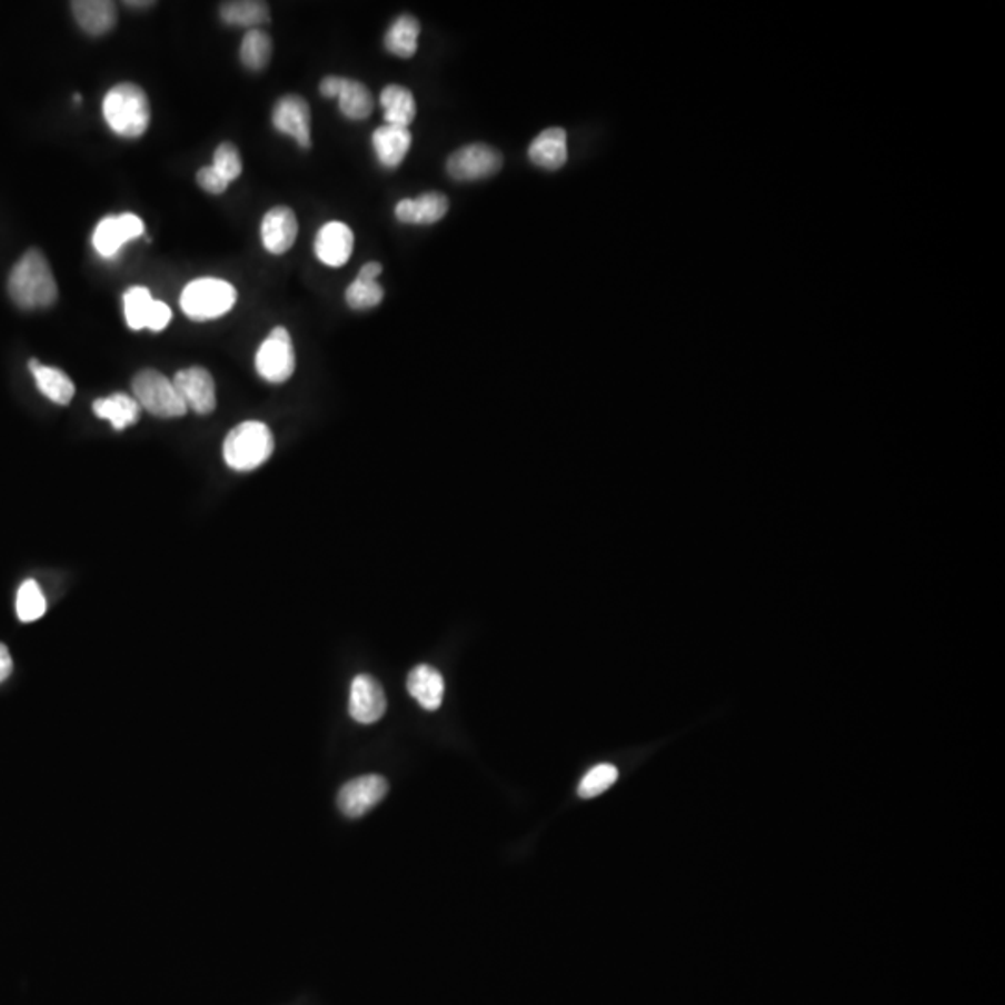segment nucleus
Instances as JSON below:
<instances>
[{
  "mask_svg": "<svg viewBox=\"0 0 1005 1005\" xmlns=\"http://www.w3.org/2000/svg\"><path fill=\"white\" fill-rule=\"evenodd\" d=\"M408 693L416 698L421 708L427 712H436L444 703V693H446V681L440 670L430 665H419L408 675L406 681Z\"/></svg>",
  "mask_w": 1005,
  "mask_h": 1005,
  "instance_id": "20",
  "label": "nucleus"
},
{
  "mask_svg": "<svg viewBox=\"0 0 1005 1005\" xmlns=\"http://www.w3.org/2000/svg\"><path fill=\"white\" fill-rule=\"evenodd\" d=\"M29 369L34 375L36 386L47 399L66 406L73 400L74 384L66 372L57 367L43 366L41 361L30 360Z\"/></svg>",
  "mask_w": 1005,
  "mask_h": 1005,
  "instance_id": "24",
  "label": "nucleus"
},
{
  "mask_svg": "<svg viewBox=\"0 0 1005 1005\" xmlns=\"http://www.w3.org/2000/svg\"><path fill=\"white\" fill-rule=\"evenodd\" d=\"M173 384L187 408L195 410L196 414L206 416L217 408V386H215L211 372L203 367L181 369L173 377Z\"/></svg>",
  "mask_w": 1005,
  "mask_h": 1005,
  "instance_id": "13",
  "label": "nucleus"
},
{
  "mask_svg": "<svg viewBox=\"0 0 1005 1005\" xmlns=\"http://www.w3.org/2000/svg\"><path fill=\"white\" fill-rule=\"evenodd\" d=\"M388 780L378 775L355 778L339 792V810L347 817H361L388 795Z\"/></svg>",
  "mask_w": 1005,
  "mask_h": 1005,
  "instance_id": "12",
  "label": "nucleus"
},
{
  "mask_svg": "<svg viewBox=\"0 0 1005 1005\" xmlns=\"http://www.w3.org/2000/svg\"><path fill=\"white\" fill-rule=\"evenodd\" d=\"M237 302L235 287L218 278H200L190 281L181 292V309L192 320H211L222 317Z\"/></svg>",
  "mask_w": 1005,
  "mask_h": 1005,
  "instance_id": "4",
  "label": "nucleus"
},
{
  "mask_svg": "<svg viewBox=\"0 0 1005 1005\" xmlns=\"http://www.w3.org/2000/svg\"><path fill=\"white\" fill-rule=\"evenodd\" d=\"M93 414L107 419L116 430H123L137 424L140 416V405L135 397L126 394H115L105 399H98L93 402Z\"/></svg>",
  "mask_w": 1005,
  "mask_h": 1005,
  "instance_id": "25",
  "label": "nucleus"
},
{
  "mask_svg": "<svg viewBox=\"0 0 1005 1005\" xmlns=\"http://www.w3.org/2000/svg\"><path fill=\"white\" fill-rule=\"evenodd\" d=\"M275 451V438L261 421L237 425L223 440V460L237 471H251L269 460Z\"/></svg>",
  "mask_w": 1005,
  "mask_h": 1005,
  "instance_id": "3",
  "label": "nucleus"
},
{
  "mask_svg": "<svg viewBox=\"0 0 1005 1005\" xmlns=\"http://www.w3.org/2000/svg\"><path fill=\"white\" fill-rule=\"evenodd\" d=\"M16 609H18V617L21 623H34V620L46 615V596H43L40 585L34 579H29V581H24L19 587Z\"/></svg>",
  "mask_w": 1005,
  "mask_h": 1005,
  "instance_id": "29",
  "label": "nucleus"
},
{
  "mask_svg": "<svg viewBox=\"0 0 1005 1005\" xmlns=\"http://www.w3.org/2000/svg\"><path fill=\"white\" fill-rule=\"evenodd\" d=\"M378 103L382 107L386 126L410 129L411 123L416 121V96L411 93L410 88L402 87V84H388L380 92Z\"/></svg>",
  "mask_w": 1005,
  "mask_h": 1005,
  "instance_id": "22",
  "label": "nucleus"
},
{
  "mask_svg": "<svg viewBox=\"0 0 1005 1005\" xmlns=\"http://www.w3.org/2000/svg\"><path fill=\"white\" fill-rule=\"evenodd\" d=\"M386 291L378 283V280H366V278H356L347 291H345V300L349 304L350 309L355 311H367V309L377 308L382 304Z\"/></svg>",
  "mask_w": 1005,
  "mask_h": 1005,
  "instance_id": "28",
  "label": "nucleus"
},
{
  "mask_svg": "<svg viewBox=\"0 0 1005 1005\" xmlns=\"http://www.w3.org/2000/svg\"><path fill=\"white\" fill-rule=\"evenodd\" d=\"M355 251V231L345 222L331 220L315 237V256L320 263L339 269L349 263Z\"/></svg>",
  "mask_w": 1005,
  "mask_h": 1005,
  "instance_id": "14",
  "label": "nucleus"
},
{
  "mask_svg": "<svg viewBox=\"0 0 1005 1005\" xmlns=\"http://www.w3.org/2000/svg\"><path fill=\"white\" fill-rule=\"evenodd\" d=\"M382 270L384 267L378 263V261H369V263L361 267L358 276H360V278H366V280H378V276L382 275Z\"/></svg>",
  "mask_w": 1005,
  "mask_h": 1005,
  "instance_id": "34",
  "label": "nucleus"
},
{
  "mask_svg": "<svg viewBox=\"0 0 1005 1005\" xmlns=\"http://www.w3.org/2000/svg\"><path fill=\"white\" fill-rule=\"evenodd\" d=\"M8 292L21 309L51 308L57 302V280L40 250L32 248L19 259L8 278Z\"/></svg>",
  "mask_w": 1005,
  "mask_h": 1005,
  "instance_id": "1",
  "label": "nucleus"
},
{
  "mask_svg": "<svg viewBox=\"0 0 1005 1005\" xmlns=\"http://www.w3.org/2000/svg\"><path fill=\"white\" fill-rule=\"evenodd\" d=\"M411 132L405 127L386 126L378 127L372 132L371 146L377 157L378 165L386 170H397L410 153Z\"/></svg>",
  "mask_w": 1005,
  "mask_h": 1005,
  "instance_id": "19",
  "label": "nucleus"
},
{
  "mask_svg": "<svg viewBox=\"0 0 1005 1005\" xmlns=\"http://www.w3.org/2000/svg\"><path fill=\"white\" fill-rule=\"evenodd\" d=\"M212 168L228 183L235 181L242 173V160H240L239 149L235 148L233 143H220L217 151H215Z\"/></svg>",
  "mask_w": 1005,
  "mask_h": 1005,
  "instance_id": "31",
  "label": "nucleus"
},
{
  "mask_svg": "<svg viewBox=\"0 0 1005 1005\" xmlns=\"http://www.w3.org/2000/svg\"><path fill=\"white\" fill-rule=\"evenodd\" d=\"M198 185L209 195H222L228 189V181L218 176L212 166H203L198 172Z\"/></svg>",
  "mask_w": 1005,
  "mask_h": 1005,
  "instance_id": "32",
  "label": "nucleus"
},
{
  "mask_svg": "<svg viewBox=\"0 0 1005 1005\" xmlns=\"http://www.w3.org/2000/svg\"><path fill=\"white\" fill-rule=\"evenodd\" d=\"M13 661L10 656L8 646L0 643V681L8 680V676L12 675Z\"/></svg>",
  "mask_w": 1005,
  "mask_h": 1005,
  "instance_id": "33",
  "label": "nucleus"
},
{
  "mask_svg": "<svg viewBox=\"0 0 1005 1005\" xmlns=\"http://www.w3.org/2000/svg\"><path fill=\"white\" fill-rule=\"evenodd\" d=\"M103 116L118 137L140 138L151 121L148 96L132 82H120L105 96Z\"/></svg>",
  "mask_w": 1005,
  "mask_h": 1005,
  "instance_id": "2",
  "label": "nucleus"
},
{
  "mask_svg": "<svg viewBox=\"0 0 1005 1005\" xmlns=\"http://www.w3.org/2000/svg\"><path fill=\"white\" fill-rule=\"evenodd\" d=\"M449 198L441 192H425L417 198H402L395 203V220L406 226H432L447 217Z\"/></svg>",
  "mask_w": 1005,
  "mask_h": 1005,
  "instance_id": "16",
  "label": "nucleus"
},
{
  "mask_svg": "<svg viewBox=\"0 0 1005 1005\" xmlns=\"http://www.w3.org/2000/svg\"><path fill=\"white\" fill-rule=\"evenodd\" d=\"M319 92L328 99H338L341 115L350 121H364L375 110L371 90L356 79L330 74L320 80Z\"/></svg>",
  "mask_w": 1005,
  "mask_h": 1005,
  "instance_id": "8",
  "label": "nucleus"
},
{
  "mask_svg": "<svg viewBox=\"0 0 1005 1005\" xmlns=\"http://www.w3.org/2000/svg\"><path fill=\"white\" fill-rule=\"evenodd\" d=\"M527 157L537 168L546 172L560 170L568 160V135L563 127H548L533 138Z\"/></svg>",
  "mask_w": 1005,
  "mask_h": 1005,
  "instance_id": "18",
  "label": "nucleus"
},
{
  "mask_svg": "<svg viewBox=\"0 0 1005 1005\" xmlns=\"http://www.w3.org/2000/svg\"><path fill=\"white\" fill-rule=\"evenodd\" d=\"M123 314H126L127 326L131 330L160 331L172 320V309L168 308V304L153 300L151 292L146 287H131L123 295Z\"/></svg>",
  "mask_w": 1005,
  "mask_h": 1005,
  "instance_id": "9",
  "label": "nucleus"
},
{
  "mask_svg": "<svg viewBox=\"0 0 1005 1005\" xmlns=\"http://www.w3.org/2000/svg\"><path fill=\"white\" fill-rule=\"evenodd\" d=\"M71 12L80 29L90 36L107 34L118 21L116 4L109 0H74Z\"/></svg>",
  "mask_w": 1005,
  "mask_h": 1005,
  "instance_id": "21",
  "label": "nucleus"
},
{
  "mask_svg": "<svg viewBox=\"0 0 1005 1005\" xmlns=\"http://www.w3.org/2000/svg\"><path fill=\"white\" fill-rule=\"evenodd\" d=\"M132 394L143 410L162 419L181 417L189 410L173 380L155 369L137 372L132 378Z\"/></svg>",
  "mask_w": 1005,
  "mask_h": 1005,
  "instance_id": "5",
  "label": "nucleus"
},
{
  "mask_svg": "<svg viewBox=\"0 0 1005 1005\" xmlns=\"http://www.w3.org/2000/svg\"><path fill=\"white\" fill-rule=\"evenodd\" d=\"M503 155L490 143H466L449 155L446 170L449 178L460 183H474L496 176L503 168Z\"/></svg>",
  "mask_w": 1005,
  "mask_h": 1005,
  "instance_id": "6",
  "label": "nucleus"
},
{
  "mask_svg": "<svg viewBox=\"0 0 1005 1005\" xmlns=\"http://www.w3.org/2000/svg\"><path fill=\"white\" fill-rule=\"evenodd\" d=\"M220 18L223 23L233 24V27H245V29H258L261 24L269 23L270 10L267 2L259 0H237V2H226L220 8Z\"/></svg>",
  "mask_w": 1005,
  "mask_h": 1005,
  "instance_id": "26",
  "label": "nucleus"
},
{
  "mask_svg": "<svg viewBox=\"0 0 1005 1005\" xmlns=\"http://www.w3.org/2000/svg\"><path fill=\"white\" fill-rule=\"evenodd\" d=\"M388 708L386 693L372 676H356L350 686V717L360 725H372L382 719Z\"/></svg>",
  "mask_w": 1005,
  "mask_h": 1005,
  "instance_id": "15",
  "label": "nucleus"
},
{
  "mask_svg": "<svg viewBox=\"0 0 1005 1005\" xmlns=\"http://www.w3.org/2000/svg\"><path fill=\"white\" fill-rule=\"evenodd\" d=\"M419 36H421L419 19L414 18L410 13H402L386 30L384 47L389 54L408 60V58L416 57Z\"/></svg>",
  "mask_w": 1005,
  "mask_h": 1005,
  "instance_id": "23",
  "label": "nucleus"
},
{
  "mask_svg": "<svg viewBox=\"0 0 1005 1005\" xmlns=\"http://www.w3.org/2000/svg\"><path fill=\"white\" fill-rule=\"evenodd\" d=\"M276 131L292 138L302 149L311 148V109L302 96L289 93L278 99L272 110Z\"/></svg>",
  "mask_w": 1005,
  "mask_h": 1005,
  "instance_id": "11",
  "label": "nucleus"
},
{
  "mask_svg": "<svg viewBox=\"0 0 1005 1005\" xmlns=\"http://www.w3.org/2000/svg\"><path fill=\"white\" fill-rule=\"evenodd\" d=\"M617 767L611 766V764H600V766L593 767L583 777L581 784L577 788V794H579L581 799H593V797H598V795L611 788L613 784L617 783Z\"/></svg>",
  "mask_w": 1005,
  "mask_h": 1005,
  "instance_id": "30",
  "label": "nucleus"
},
{
  "mask_svg": "<svg viewBox=\"0 0 1005 1005\" xmlns=\"http://www.w3.org/2000/svg\"><path fill=\"white\" fill-rule=\"evenodd\" d=\"M298 237L297 215L286 206L272 207L261 222V240L265 250L281 256L291 250Z\"/></svg>",
  "mask_w": 1005,
  "mask_h": 1005,
  "instance_id": "17",
  "label": "nucleus"
},
{
  "mask_svg": "<svg viewBox=\"0 0 1005 1005\" xmlns=\"http://www.w3.org/2000/svg\"><path fill=\"white\" fill-rule=\"evenodd\" d=\"M256 369L259 377L270 384H283L295 375L297 369V356L292 347L291 334L278 326L270 331L258 355H256Z\"/></svg>",
  "mask_w": 1005,
  "mask_h": 1005,
  "instance_id": "7",
  "label": "nucleus"
},
{
  "mask_svg": "<svg viewBox=\"0 0 1005 1005\" xmlns=\"http://www.w3.org/2000/svg\"><path fill=\"white\" fill-rule=\"evenodd\" d=\"M272 58V40L261 29L248 30L240 43V62L251 71H263Z\"/></svg>",
  "mask_w": 1005,
  "mask_h": 1005,
  "instance_id": "27",
  "label": "nucleus"
},
{
  "mask_svg": "<svg viewBox=\"0 0 1005 1005\" xmlns=\"http://www.w3.org/2000/svg\"><path fill=\"white\" fill-rule=\"evenodd\" d=\"M143 231H146V223L142 218L132 212H123L118 217H105L93 231V248L101 258L112 259L118 256V251L123 248L126 242L142 237Z\"/></svg>",
  "mask_w": 1005,
  "mask_h": 1005,
  "instance_id": "10",
  "label": "nucleus"
}]
</instances>
